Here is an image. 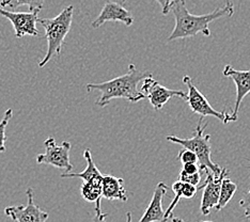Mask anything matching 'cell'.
<instances>
[{
	"mask_svg": "<svg viewBox=\"0 0 250 222\" xmlns=\"http://www.w3.org/2000/svg\"><path fill=\"white\" fill-rule=\"evenodd\" d=\"M170 11L173 13L175 20L174 29L168 38V42H172L175 40L195 37L198 33L209 37L211 30L208 25L224 16L231 17L234 14V3L233 0H226V4L223 8L215 9L213 12L208 14L195 15L189 13L186 9L185 0H177Z\"/></svg>",
	"mask_w": 250,
	"mask_h": 222,
	"instance_id": "obj_1",
	"label": "cell"
},
{
	"mask_svg": "<svg viewBox=\"0 0 250 222\" xmlns=\"http://www.w3.org/2000/svg\"><path fill=\"white\" fill-rule=\"evenodd\" d=\"M152 74L147 71H140L135 64L128 65V72L122 76L110 79L101 83H88L86 85L89 93L98 91L101 93L96 101L99 107H105L115 99H124L130 102H138L146 100L145 94L138 90V84Z\"/></svg>",
	"mask_w": 250,
	"mask_h": 222,
	"instance_id": "obj_2",
	"label": "cell"
},
{
	"mask_svg": "<svg viewBox=\"0 0 250 222\" xmlns=\"http://www.w3.org/2000/svg\"><path fill=\"white\" fill-rule=\"evenodd\" d=\"M73 13L74 7L69 5L54 19H38L37 22L43 26L45 38L47 39V51L44 58L40 61V67H44L54 57H60L64 40L71 30Z\"/></svg>",
	"mask_w": 250,
	"mask_h": 222,
	"instance_id": "obj_3",
	"label": "cell"
},
{
	"mask_svg": "<svg viewBox=\"0 0 250 222\" xmlns=\"http://www.w3.org/2000/svg\"><path fill=\"white\" fill-rule=\"evenodd\" d=\"M204 119L200 118L195 129L194 136L190 138H181L177 136H166V140L173 142L183 146V149L189 150L196 154L199 162V170L209 171L213 174H219L223 168H220L217 163L212 161V146H211V135H204V129L208 126L206 123L202 126V121Z\"/></svg>",
	"mask_w": 250,
	"mask_h": 222,
	"instance_id": "obj_4",
	"label": "cell"
},
{
	"mask_svg": "<svg viewBox=\"0 0 250 222\" xmlns=\"http://www.w3.org/2000/svg\"><path fill=\"white\" fill-rule=\"evenodd\" d=\"M45 153L37 156L38 164H49L57 169L63 170L64 173L72 172L73 164L70 161L71 143L69 141H63L61 144H57L55 138L48 137L44 141Z\"/></svg>",
	"mask_w": 250,
	"mask_h": 222,
	"instance_id": "obj_5",
	"label": "cell"
},
{
	"mask_svg": "<svg viewBox=\"0 0 250 222\" xmlns=\"http://www.w3.org/2000/svg\"><path fill=\"white\" fill-rule=\"evenodd\" d=\"M183 82L185 83L187 89H188L186 101L188 102V106L192 112L196 113V115H200L202 119L206 117H214L218 119L224 124L230 122L229 113H227L226 111L215 110L208 102V101L206 99V96L198 90L191 77L187 75L184 76Z\"/></svg>",
	"mask_w": 250,
	"mask_h": 222,
	"instance_id": "obj_6",
	"label": "cell"
},
{
	"mask_svg": "<svg viewBox=\"0 0 250 222\" xmlns=\"http://www.w3.org/2000/svg\"><path fill=\"white\" fill-rule=\"evenodd\" d=\"M141 93L145 94L146 99L149 100L150 104L155 110H162L163 107L167 104L168 101L177 96V98L183 99L186 101L187 93L183 92L180 90H172L168 89L162 85L160 82L156 81L153 75L146 77L143 81V84H141Z\"/></svg>",
	"mask_w": 250,
	"mask_h": 222,
	"instance_id": "obj_7",
	"label": "cell"
},
{
	"mask_svg": "<svg viewBox=\"0 0 250 222\" xmlns=\"http://www.w3.org/2000/svg\"><path fill=\"white\" fill-rule=\"evenodd\" d=\"M28 203L26 205H13L4 209V214L16 222H46L48 219V213L44 212L35 204L32 188L26 190Z\"/></svg>",
	"mask_w": 250,
	"mask_h": 222,
	"instance_id": "obj_8",
	"label": "cell"
},
{
	"mask_svg": "<svg viewBox=\"0 0 250 222\" xmlns=\"http://www.w3.org/2000/svg\"><path fill=\"white\" fill-rule=\"evenodd\" d=\"M40 12H11L0 7V15L8 19L12 24L16 38L25 36L40 37L37 29V20Z\"/></svg>",
	"mask_w": 250,
	"mask_h": 222,
	"instance_id": "obj_9",
	"label": "cell"
},
{
	"mask_svg": "<svg viewBox=\"0 0 250 222\" xmlns=\"http://www.w3.org/2000/svg\"><path fill=\"white\" fill-rule=\"evenodd\" d=\"M229 171L223 169V171L217 175L213 174L209 171H206L207 181L200 188H204L201 199V213L204 216H208L211 210L218 204L221 182L228 175Z\"/></svg>",
	"mask_w": 250,
	"mask_h": 222,
	"instance_id": "obj_10",
	"label": "cell"
},
{
	"mask_svg": "<svg viewBox=\"0 0 250 222\" xmlns=\"http://www.w3.org/2000/svg\"><path fill=\"white\" fill-rule=\"evenodd\" d=\"M223 75L227 78H231L236 85L235 106L230 115V122H235L237 121L238 111L243 100L250 93V70L238 71L228 64L224 67Z\"/></svg>",
	"mask_w": 250,
	"mask_h": 222,
	"instance_id": "obj_11",
	"label": "cell"
},
{
	"mask_svg": "<svg viewBox=\"0 0 250 222\" xmlns=\"http://www.w3.org/2000/svg\"><path fill=\"white\" fill-rule=\"evenodd\" d=\"M107 21H120L126 27H129L134 24V17L121 2L107 1L99 16L93 20L92 27L96 29Z\"/></svg>",
	"mask_w": 250,
	"mask_h": 222,
	"instance_id": "obj_12",
	"label": "cell"
},
{
	"mask_svg": "<svg viewBox=\"0 0 250 222\" xmlns=\"http://www.w3.org/2000/svg\"><path fill=\"white\" fill-rule=\"evenodd\" d=\"M167 185L163 182H160L156 185L152 200L138 222H164L165 212L163 209V199L167 195Z\"/></svg>",
	"mask_w": 250,
	"mask_h": 222,
	"instance_id": "obj_13",
	"label": "cell"
},
{
	"mask_svg": "<svg viewBox=\"0 0 250 222\" xmlns=\"http://www.w3.org/2000/svg\"><path fill=\"white\" fill-rule=\"evenodd\" d=\"M102 198L107 200H118L122 202L127 201V192L124 187L123 179L116 178L113 175H103L102 182Z\"/></svg>",
	"mask_w": 250,
	"mask_h": 222,
	"instance_id": "obj_14",
	"label": "cell"
},
{
	"mask_svg": "<svg viewBox=\"0 0 250 222\" xmlns=\"http://www.w3.org/2000/svg\"><path fill=\"white\" fill-rule=\"evenodd\" d=\"M83 157L87 161V167H86V169L83 171V172H79V173H73V172L62 173L61 178L62 179L78 178V179H82L83 182H91V181L103 179V174L101 173V171L99 170L98 167H96V164L94 163L92 155H91V151L89 149L84 150Z\"/></svg>",
	"mask_w": 250,
	"mask_h": 222,
	"instance_id": "obj_15",
	"label": "cell"
},
{
	"mask_svg": "<svg viewBox=\"0 0 250 222\" xmlns=\"http://www.w3.org/2000/svg\"><path fill=\"white\" fill-rule=\"evenodd\" d=\"M236 189H237L236 184L233 183L230 179H228L226 176V178L223 180V182H221L219 200H218V204L216 205L215 207V209L217 210V212H219V210L225 208L227 205H228L233 196L235 195Z\"/></svg>",
	"mask_w": 250,
	"mask_h": 222,
	"instance_id": "obj_16",
	"label": "cell"
},
{
	"mask_svg": "<svg viewBox=\"0 0 250 222\" xmlns=\"http://www.w3.org/2000/svg\"><path fill=\"white\" fill-rule=\"evenodd\" d=\"M102 182H103V179L83 182L81 192L84 200L88 202H96L102 200Z\"/></svg>",
	"mask_w": 250,
	"mask_h": 222,
	"instance_id": "obj_17",
	"label": "cell"
},
{
	"mask_svg": "<svg viewBox=\"0 0 250 222\" xmlns=\"http://www.w3.org/2000/svg\"><path fill=\"white\" fill-rule=\"evenodd\" d=\"M45 0H1L0 7L16 9L21 5H28L30 12H40L44 7Z\"/></svg>",
	"mask_w": 250,
	"mask_h": 222,
	"instance_id": "obj_18",
	"label": "cell"
},
{
	"mask_svg": "<svg viewBox=\"0 0 250 222\" xmlns=\"http://www.w3.org/2000/svg\"><path fill=\"white\" fill-rule=\"evenodd\" d=\"M172 191L174 193V197H173V200L172 202L170 203L169 207L167 208L166 212H165V216H164V222H167L168 219H170L172 217V213L175 208V206L179 204L180 200L182 199V189H183V183L180 181H177L175 183L172 185Z\"/></svg>",
	"mask_w": 250,
	"mask_h": 222,
	"instance_id": "obj_19",
	"label": "cell"
},
{
	"mask_svg": "<svg viewBox=\"0 0 250 222\" xmlns=\"http://www.w3.org/2000/svg\"><path fill=\"white\" fill-rule=\"evenodd\" d=\"M13 117V110L8 109L4 112L3 119L0 121V153L5 152V141H7V135H5V129L8 127L10 120Z\"/></svg>",
	"mask_w": 250,
	"mask_h": 222,
	"instance_id": "obj_20",
	"label": "cell"
},
{
	"mask_svg": "<svg viewBox=\"0 0 250 222\" xmlns=\"http://www.w3.org/2000/svg\"><path fill=\"white\" fill-rule=\"evenodd\" d=\"M179 181L182 182V183H185V184L198 186L199 183L201 182V174H200V172H197L194 174H187L181 170L180 174H179Z\"/></svg>",
	"mask_w": 250,
	"mask_h": 222,
	"instance_id": "obj_21",
	"label": "cell"
},
{
	"mask_svg": "<svg viewBox=\"0 0 250 222\" xmlns=\"http://www.w3.org/2000/svg\"><path fill=\"white\" fill-rule=\"evenodd\" d=\"M178 159L182 163H197L198 162V158L196 156V154L186 149H183L179 152Z\"/></svg>",
	"mask_w": 250,
	"mask_h": 222,
	"instance_id": "obj_22",
	"label": "cell"
},
{
	"mask_svg": "<svg viewBox=\"0 0 250 222\" xmlns=\"http://www.w3.org/2000/svg\"><path fill=\"white\" fill-rule=\"evenodd\" d=\"M108 214L102 212V200L95 202V216L92 222H106Z\"/></svg>",
	"mask_w": 250,
	"mask_h": 222,
	"instance_id": "obj_23",
	"label": "cell"
},
{
	"mask_svg": "<svg viewBox=\"0 0 250 222\" xmlns=\"http://www.w3.org/2000/svg\"><path fill=\"white\" fill-rule=\"evenodd\" d=\"M197 191H198L197 186L183 183V189H182V198H185V199L194 198L195 195L197 193Z\"/></svg>",
	"mask_w": 250,
	"mask_h": 222,
	"instance_id": "obj_24",
	"label": "cell"
},
{
	"mask_svg": "<svg viewBox=\"0 0 250 222\" xmlns=\"http://www.w3.org/2000/svg\"><path fill=\"white\" fill-rule=\"evenodd\" d=\"M241 207L244 209L245 212V217L246 219L250 220V190H248L244 198L240 201Z\"/></svg>",
	"mask_w": 250,
	"mask_h": 222,
	"instance_id": "obj_25",
	"label": "cell"
},
{
	"mask_svg": "<svg viewBox=\"0 0 250 222\" xmlns=\"http://www.w3.org/2000/svg\"><path fill=\"white\" fill-rule=\"evenodd\" d=\"M156 1L161 4L163 15H167L170 12V9H171L172 4L177 1V0H156Z\"/></svg>",
	"mask_w": 250,
	"mask_h": 222,
	"instance_id": "obj_26",
	"label": "cell"
},
{
	"mask_svg": "<svg viewBox=\"0 0 250 222\" xmlns=\"http://www.w3.org/2000/svg\"><path fill=\"white\" fill-rule=\"evenodd\" d=\"M181 170L187 174H194L200 171L197 163H183V167Z\"/></svg>",
	"mask_w": 250,
	"mask_h": 222,
	"instance_id": "obj_27",
	"label": "cell"
},
{
	"mask_svg": "<svg viewBox=\"0 0 250 222\" xmlns=\"http://www.w3.org/2000/svg\"><path fill=\"white\" fill-rule=\"evenodd\" d=\"M170 219H171V222H187V221L181 219V218H178V217H171ZM200 222H213V221H200Z\"/></svg>",
	"mask_w": 250,
	"mask_h": 222,
	"instance_id": "obj_28",
	"label": "cell"
},
{
	"mask_svg": "<svg viewBox=\"0 0 250 222\" xmlns=\"http://www.w3.org/2000/svg\"><path fill=\"white\" fill-rule=\"evenodd\" d=\"M126 218V222H132V215H130V213H127Z\"/></svg>",
	"mask_w": 250,
	"mask_h": 222,
	"instance_id": "obj_29",
	"label": "cell"
},
{
	"mask_svg": "<svg viewBox=\"0 0 250 222\" xmlns=\"http://www.w3.org/2000/svg\"><path fill=\"white\" fill-rule=\"evenodd\" d=\"M0 1H1V0H0Z\"/></svg>",
	"mask_w": 250,
	"mask_h": 222,
	"instance_id": "obj_30",
	"label": "cell"
}]
</instances>
